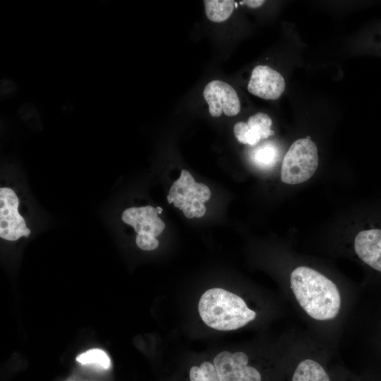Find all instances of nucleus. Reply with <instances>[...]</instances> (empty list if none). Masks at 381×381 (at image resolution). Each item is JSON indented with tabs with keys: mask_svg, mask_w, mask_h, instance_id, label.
<instances>
[{
	"mask_svg": "<svg viewBox=\"0 0 381 381\" xmlns=\"http://www.w3.org/2000/svg\"><path fill=\"white\" fill-rule=\"evenodd\" d=\"M290 282L297 301L312 318L327 320L339 314V291L332 281L319 272L306 266L298 267L292 271Z\"/></svg>",
	"mask_w": 381,
	"mask_h": 381,
	"instance_id": "1",
	"label": "nucleus"
},
{
	"mask_svg": "<svg viewBox=\"0 0 381 381\" xmlns=\"http://www.w3.org/2000/svg\"><path fill=\"white\" fill-rule=\"evenodd\" d=\"M198 312L206 325L219 331L239 329L257 315L241 297L218 287L203 293L198 302Z\"/></svg>",
	"mask_w": 381,
	"mask_h": 381,
	"instance_id": "2",
	"label": "nucleus"
},
{
	"mask_svg": "<svg viewBox=\"0 0 381 381\" xmlns=\"http://www.w3.org/2000/svg\"><path fill=\"white\" fill-rule=\"evenodd\" d=\"M318 167V148L309 137L294 141L286 153L282 165V182L295 185L310 179Z\"/></svg>",
	"mask_w": 381,
	"mask_h": 381,
	"instance_id": "3",
	"label": "nucleus"
},
{
	"mask_svg": "<svg viewBox=\"0 0 381 381\" xmlns=\"http://www.w3.org/2000/svg\"><path fill=\"white\" fill-rule=\"evenodd\" d=\"M211 197L210 188L195 181L191 174L182 169L180 177L170 188L167 201L183 211L189 219L201 217L206 212L204 203Z\"/></svg>",
	"mask_w": 381,
	"mask_h": 381,
	"instance_id": "4",
	"label": "nucleus"
},
{
	"mask_svg": "<svg viewBox=\"0 0 381 381\" xmlns=\"http://www.w3.org/2000/svg\"><path fill=\"white\" fill-rule=\"evenodd\" d=\"M19 199L13 190L0 188V236L7 241H16L28 237L30 230L24 218L18 212Z\"/></svg>",
	"mask_w": 381,
	"mask_h": 381,
	"instance_id": "5",
	"label": "nucleus"
},
{
	"mask_svg": "<svg viewBox=\"0 0 381 381\" xmlns=\"http://www.w3.org/2000/svg\"><path fill=\"white\" fill-rule=\"evenodd\" d=\"M248 363V358L242 351H223L213 359L220 381H262L260 372Z\"/></svg>",
	"mask_w": 381,
	"mask_h": 381,
	"instance_id": "6",
	"label": "nucleus"
},
{
	"mask_svg": "<svg viewBox=\"0 0 381 381\" xmlns=\"http://www.w3.org/2000/svg\"><path fill=\"white\" fill-rule=\"evenodd\" d=\"M203 97L213 117H219L223 112L227 116H234L241 110L236 90L226 82L219 80L210 81L204 88Z\"/></svg>",
	"mask_w": 381,
	"mask_h": 381,
	"instance_id": "7",
	"label": "nucleus"
},
{
	"mask_svg": "<svg viewBox=\"0 0 381 381\" xmlns=\"http://www.w3.org/2000/svg\"><path fill=\"white\" fill-rule=\"evenodd\" d=\"M283 76L269 66L259 65L252 71L247 88L249 92L265 99L274 100L285 90Z\"/></svg>",
	"mask_w": 381,
	"mask_h": 381,
	"instance_id": "8",
	"label": "nucleus"
},
{
	"mask_svg": "<svg viewBox=\"0 0 381 381\" xmlns=\"http://www.w3.org/2000/svg\"><path fill=\"white\" fill-rule=\"evenodd\" d=\"M158 210L152 206L130 207L123 211V222L133 227L138 234L156 237L164 229L165 224L157 216Z\"/></svg>",
	"mask_w": 381,
	"mask_h": 381,
	"instance_id": "9",
	"label": "nucleus"
},
{
	"mask_svg": "<svg viewBox=\"0 0 381 381\" xmlns=\"http://www.w3.org/2000/svg\"><path fill=\"white\" fill-rule=\"evenodd\" d=\"M354 249L361 260L381 272L380 229H369L359 232L354 240Z\"/></svg>",
	"mask_w": 381,
	"mask_h": 381,
	"instance_id": "10",
	"label": "nucleus"
},
{
	"mask_svg": "<svg viewBox=\"0 0 381 381\" xmlns=\"http://www.w3.org/2000/svg\"><path fill=\"white\" fill-rule=\"evenodd\" d=\"M292 381H330V379L319 363L312 359H306L297 365Z\"/></svg>",
	"mask_w": 381,
	"mask_h": 381,
	"instance_id": "11",
	"label": "nucleus"
},
{
	"mask_svg": "<svg viewBox=\"0 0 381 381\" xmlns=\"http://www.w3.org/2000/svg\"><path fill=\"white\" fill-rule=\"evenodd\" d=\"M205 13L207 18L215 23L227 20L234 11L236 2L233 0H205Z\"/></svg>",
	"mask_w": 381,
	"mask_h": 381,
	"instance_id": "12",
	"label": "nucleus"
},
{
	"mask_svg": "<svg viewBox=\"0 0 381 381\" xmlns=\"http://www.w3.org/2000/svg\"><path fill=\"white\" fill-rule=\"evenodd\" d=\"M247 124L249 128L258 134L261 139H266L274 134V132L270 128L272 119L265 113L259 112L250 116Z\"/></svg>",
	"mask_w": 381,
	"mask_h": 381,
	"instance_id": "13",
	"label": "nucleus"
},
{
	"mask_svg": "<svg viewBox=\"0 0 381 381\" xmlns=\"http://www.w3.org/2000/svg\"><path fill=\"white\" fill-rule=\"evenodd\" d=\"M189 377L190 381H220L214 364L210 361H204L200 366L191 367Z\"/></svg>",
	"mask_w": 381,
	"mask_h": 381,
	"instance_id": "14",
	"label": "nucleus"
},
{
	"mask_svg": "<svg viewBox=\"0 0 381 381\" xmlns=\"http://www.w3.org/2000/svg\"><path fill=\"white\" fill-rule=\"evenodd\" d=\"M76 361L82 365L95 363L104 369L109 368L111 361L105 351L94 349L87 351L77 356Z\"/></svg>",
	"mask_w": 381,
	"mask_h": 381,
	"instance_id": "15",
	"label": "nucleus"
},
{
	"mask_svg": "<svg viewBox=\"0 0 381 381\" xmlns=\"http://www.w3.org/2000/svg\"><path fill=\"white\" fill-rule=\"evenodd\" d=\"M276 150L271 146H265L258 149L255 154V161L261 165H270L274 163Z\"/></svg>",
	"mask_w": 381,
	"mask_h": 381,
	"instance_id": "16",
	"label": "nucleus"
},
{
	"mask_svg": "<svg viewBox=\"0 0 381 381\" xmlns=\"http://www.w3.org/2000/svg\"><path fill=\"white\" fill-rule=\"evenodd\" d=\"M135 241L138 248L143 250H152L159 246V241L156 237L148 234H138Z\"/></svg>",
	"mask_w": 381,
	"mask_h": 381,
	"instance_id": "17",
	"label": "nucleus"
},
{
	"mask_svg": "<svg viewBox=\"0 0 381 381\" xmlns=\"http://www.w3.org/2000/svg\"><path fill=\"white\" fill-rule=\"evenodd\" d=\"M248 128L247 123L242 121L236 123L234 126V135L240 143L245 145H246Z\"/></svg>",
	"mask_w": 381,
	"mask_h": 381,
	"instance_id": "18",
	"label": "nucleus"
},
{
	"mask_svg": "<svg viewBox=\"0 0 381 381\" xmlns=\"http://www.w3.org/2000/svg\"><path fill=\"white\" fill-rule=\"evenodd\" d=\"M19 112L23 118L28 119L32 117L37 113V110L33 104L26 103L20 107Z\"/></svg>",
	"mask_w": 381,
	"mask_h": 381,
	"instance_id": "19",
	"label": "nucleus"
},
{
	"mask_svg": "<svg viewBox=\"0 0 381 381\" xmlns=\"http://www.w3.org/2000/svg\"><path fill=\"white\" fill-rule=\"evenodd\" d=\"M16 91V85L15 83L7 79H4L1 82V92L4 95H8L9 94H13Z\"/></svg>",
	"mask_w": 381,
	"mask_h": 381,
	"instance_id": "20",
	"label": "nucleus"
},
{
	"mask_svg": "<svg viewBox=\"0 0 381 381\" xmlns=\"http://www.w3.org/2000/svg\"><path fill=\"white\" fill-rule=\"evenodd\" d=\"M265 1L263 0H246L240 1L241 5H246L249 8H255L262 6Z\"/></svg>",
	"mask_w": 381,
	"mask_h": 381,
	"instance_id": "21",
	"label": "nucleus"
},
{
	"mask_svg": "<svg viewBox=\"0 0 381 381\" xmlns=\"http://www.w3.org/2000/svg\"><path fill=\"white\" fill-rule=\"evenodd\" d=\"M157 209L158 210L159 214H161L162 212V208H161L160 207H157Z\"/></svg>",
	"mask_w": 381,
	"mask_h": 381,
	"instance_id": "22",
	"label": "nucleus"
}]
</instances>
